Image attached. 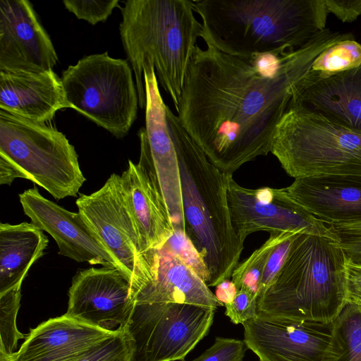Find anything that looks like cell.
<instances>
[{"label": "cell", "mask_w": 361, "mask_h": 361, "mask_svg": "<svg viewBox=\"0 0 361 361\" xmlns=\"http://www.w3.org/2000/svg\"><path fill=\"white\" fill-rule=\"evenodd\" d=\"M288 196L326 224L361 222V175H320L295 179Z\"/></svg>", "instance_id": "cell-18"}, {"label": "cell", "mask_w": 361, "mask_h": 361, "mask_svg": "<svg viewBox=\"0 0 361 361\" xmlns=\"http://www.w3.org/2000/svg\"><path fill=\"white\" fill-rule=\"evenodd\" d=\"M75 204L85 221L115 257L130 284L133 300L147 280L149 265L125 200L121 176L111 174L98 190L80 194Z\"/></svg>", "instance_id": "cell-10"}, {"label": "cell", "mask_w": 361, "mask_h": 361, "mask_svg": "<svg viewBox=\"0 0 361 361\" xmlns=\"http://www.w3.org/2000/svg\"><path fill=\"white\" fill-rule=\"evenodd\" d=\"M290 106L317 113L361 133V63L325 77L305 75L293 87Z\"/></svg>", "instance_id": "cell-17"}, {"label": "cell", "mask_w": 361, "mask_h": 361, "mask_svg": "<svg viewBox=\"0 0 361 361\" xmlns=\"http://www.w3.org/2000/svg\"><path fill=\"white\" fill-rule=\"evenodd\" d=\"M148 278L134 302H178L216 309L223 306L202 279L166 247L145 252Z\"/></svg>", "instance_id": "cell-19"}, {"label": "cell", "mask_w": 361, "mask_h": 361, "mask_svg": "<svg viewBox=\"0 0 361 361\" xmlns=\"http://www.w3.org/2000/svg\"><path fill=\"white\" fill-rule=\"evenodd\" d=\"M113 334L63 314L31 329L13 361H75Z\"/></svg>", "instance_id": "cell-20"}, {"label": "cell", "mask_w": 361, "mask_h": 361, "mask_svg": "<svg viewBox=\"0 0 361 361\" xmlns=\"http://www.w3.org/2000/svg\"><path fill=\"white\" fill-rule=\"evenodd\" d=\"M238 289L231 280H225L216 286L215 296L223 305L231 302L234 299Z\"/></svg>", "instance_id": "cell-37"}, {"label": "cell", "mask_w": 361, "mask_h": 361, "mask_svg": "<svg viewBox=\"0 0 361 361\" xmlns=\"http://www.w3.org/2000/svg\"><path fill=\"white\" fill-rule=\"evenodd\" d=\"M346 257L361 262V222L328 225Z\"/></svg>", "instance_id": "cell-32"}, {"label": "cell", "mask_w": 361, "mask_h": 361, "mask_svg": "<svg viewBox=\"0 0 361 361\" xmlns=\"http://www.w3.org/2000/svg\"><path fill=\"white\" fill-rule=\"evenodd\" d=\"M21 286L18 284L0 293V355H12L18 341L24 338L17 328L16 318L20 308Z\"/></svg>", "instance_id": "cell-27"}, {"label": "cell", "mask_w": 361, "mask_h": 361, "mask_svg": "<svg viewBox=\"0 0 361 361\" xmlns=\"http://www.w3.org/2000/svg\"><path fill=\"white\" fill-rule=\"evenodd\" d=\"M345 274L346 302L361 309V262L345 257Z\"/></svg>", "instance_id": "cell-35"}, {"label": "cell", "mask_w": 361, "mask_h": 361, "mask_svg": "<svg viewBox=\"0 0 361 361\" xmlns=\"http://www.w3.org/2000/svg\"><path fill=\"white\" fill-rule=\"evenodd\" d=\"M63 4L77 18L85 20L92 25L106 21L113 10L118 6L117 0H64Z\"/></svg>", "instance_id": "cell-30"}, {"label": "cell", "mask_w": 361, "mask_h": 361, "mask_svg": "<svg viewBox=\"0 0 361 361\" xmlns=\"http://www.w3.org/2000/svg\"><path fill=\"white\" fill-rule=\"evenodd\" d=\"M146 91L145 127L138 131L140 143L137 164L160 190L173 229L185 232L181 185L178 158L167 121L154 68H144Z\"/></svg>", "instance_id": "cell-12"}, {"label": "cell", "mask_w": 361, "mask_h": 361, "mask_svg": "<svg viewBox=\"0 0 361 361\" xmlns=\"http://www.w3.org/2000/svg\"><path fill=\"white\" fill-rule=\"evenodd\" d=\"M70 108L61 79L53 70L42 73L0 71V109L39 123Z\"/></svg>", "instance_id": "cell-21"}, {"label": "cell", "mask_w": 361, "mask_h": 361, "mask_svg": "<svg viewBox=\"0 0 361 361\" xmlns=\"http://www.w3.org/2000/svg\"><path fill=\"white\" fill-rule=\"evenodd\" d=\"M329 13L343 23H351L361 16V0H325Z\"/></svg>", "instance_id": "cell-36"}, {"label": "cell", "mask_w": 361, "mask_h": 361, "mask_svg": "<svg viewBox=\"0 0 361 361\" xmlns=\"http://www.w3.org/2000/svg\"><path fill=\"white\" fill-rule=\"evenodd\" d=\"M225 315L235 324L257 316V297L245 289L238 290L233 301L225 305Z\"/></svg>", "instance_id": "cell-33"}, {"label": "cell", "mask_w": 361, "mask_h": 361, "mask_svg": "<svg viewBox=\"0 0 361 361\" xmlns=\"http://www.w3.org/2000/svg\"><path fill=\"white\" fill-rule=\"evenodd\" d=\"M164 247L178 257L208 286L210 281V274L207 267L184 231H174Z\"/></svg>", "instance_id": "cell-28"}, {"label": "cell", "mask_w": 361, "mask_h": 361, "mask_svg": "<svg viewBox=\"0 0 361 361\" xmlns=\"http://www.w3.org/2000/svg\"><path fill=\"white\" fill-rule=\"evenodd\" d=\"M75 361H130L125 333H117L103 339Z\"/></svg>", "instance_id": "cell-29"}, {"label": "cell", "mask_w": 361, "mask_h": 361, "mask_svg": "<svg viewBox=\"0 0 361 361\" xmlns=\"http://www.w3.org/2000/svg\"><path fill=\"white\" fill-rule=\"evenodd\" d=\"M247 349L244 340L218 336L209 348L190 361H243Z\"/></svg>", "instance_id": "cell-31"}, {"label": "cell", "mask_w": 361, "mask_h": 361, "mask_svg": "<svg viewBox=\"0 0 361 361\" xmlns=\"http://www.w3.org/2000/svg\"><path fill=\"white\" fill-rule=\"evenodd\" d=\"M68 298L66 315L113 334L125 331L134 305L126 277L104 267L79 271Z\"/></svg>", "instance_id": "cell-14"}, {"label": "cell", "mask_w": 361, "mask_h": 361, "mask_svg": "<svg viewBox=\"0 0 361 361\" xmlns=\"http://www.w3.org/2000/svg\"><path fill=\"white\" fill-rule=\"evenodd\" d=\"M333 324L335 357L331 361H361V309L346 304Z\"/></svg>", "instance_id": "cell-25"}, {"label": "cell", "mask_w": 361, "mask_h": 361, "mask_svg": "<svg viewBox=\"0 0 361 361\" xmlns=\"http://www.w3.org/2000/svg\"><path fill=\"white\" fill-rule=\"evenodd\" d=\"M128 61L112 58L107 51L85 56L61 78L70 108L117 138L127 135L139 106Z\"/></svg>", "instance_id": "cell-8"}, {"label": "cell", "mask_w": 361, "mask_h": 361, "mask_svg": "<svg viewBox=\"0 0 361 361\" xmlns=\"http://www.w3.org/2000/svg\"><path fill=\"white\" fill-rule=\"evenodd\" d=\"M58 56L27 0L0 1V71L42 73L53 70Z\"/></svg>", "instance_id": "cell-15"}, {"label": "cell", "mask_w": 361, "mask_h": 361, "mask_svg": "<svg viewBox=\"0 0 361 361\" xmlns=\"http://www.w3.org/2000/svg\"><path fill=\"white\" fill-rule=\"evenodd\" d=\"M19 200L31 223L56 241L59 255L79 263L99 264L120 271L115 257L79 212L68 211L44 197L36 187L20 193Z\"/></svg>", "instance_id": "cell-16"}, {"label": "cell", "mask_w": 361, "mask_h": 361, "mask_svg": "<svg viewBox=\"0 0 361 361\" xmlns=\"http://www.w3.org/2000/svg\"><path fill=\"white\" fill-rule=\"evenodd\" d=\"M353 37L325 29L298 49L239 56L197 45L176 109L183 126L222 173L271 152L294 85L317 57Z\"/></svg>", "instance_id": "cell-1"}, {"label": "cell", "mask_w": 361, "mask_h": 361, "mask_svg": "<svg viewBox=\"0 0 361 361\" xmlns=\"http://www.w3.org/2000/svg\"><path fill=\"white\" fill-rule=\"evenodd\" d=\"M361 63V44L354 38L341 40L322 51L305 74L322 78L356 67Z\"/></svg>", "instance_id": "cell-26"}, {"label": "cell", "mask_w": 361, "mask_h": 361, "mask_svg": "<svg viewBox=\"0 0 361 361\" xmlns=\"http://www.w3.org/2000/svg\"><path fill=\"white\" fill-rule=\"evenodd\" d=\"M244 341L259 361H331L334 324L259 315L243 324Z\"/></svg>", "instance_id": "cell-13"}, {"label": "cell", "mask_w": 361, "mask_h": 361, "mask_svg": "<svg viewBox=\"0 0 361 361\" xmlns=\"http://www.w3.org/2000/svg\"><path fill=\"white\" fill-rule=\"evenodd\" d=\"M119 32L135 78L139 106H146L143 71L149 64L176 109L188 68L202 36L192 0H128Z\"/></svg>", "instance_id": "cell-4"}, {"label": "cell", "mask_w": 361, "mask_h": 361, "mask_svg": "<svg viewBox=\"0 0 361 361\" xmlns=\"http://www.w3.org/2000/svg\"><path fill=\"white\" fill-rule=\"evenodd\" d=\"M345 260L334 241L299 234L276 278L257 298V314L334 322L347 304Z\"/></svg>", "instance_id": "cell-5"}, {"label": "cell", "mask_w": 361, "mask_h": 361, "mask_svg": "<svg viewBox=\"0 0 361 361\" xmlns=\"http://www.w3.org/2000/svg\"><path fill=\"white\" fill-rule=\"evenodd\" d=\"M166 121L178 162L185 233L207 267L208 286H216L231 279L243 249L231 225L227 174L211 163L168 106Z\"/></svg>", "instance_id": "cell-3"}, {"label": "cell", "mask_w": 361, "mask_h": 361, "mask_svg": "<svg viewBox=\"0 0 361 361\" xmlns=\"http://www.w3.org/2000/svg\"><path fill=\"white\" fill-rule=\"evenodd\" d=\"M48 243L43 231L32 223L0 224V293L23 283Z\"/></svg>", "instance_id": "cell-23"}, {"label": "cell", "mask_w": 361, "mask_h": 361, "mask_svg": "<svg viewBox=\"0 0 361 361\" xmlns=\"http://www.w3.org/2000/svg\"><path fill=\"white\" fill-rule=\"evenodd\" d=\"M216 309L178 302H134L125 329L130 361H185L206 336Z\"/></svg>", "instance_id": "cell-9"}, {"label": "cell", "mask_w": 361, "mask_h": 361, "mask_svg": "<svg viewBox=\"0 0 361 361\" xmlns=\"http://www.w3.org/2000/svg\"><path fill=\"white\" fill-rule=\"evenodd\" d=\"M207 45L250 56L298 49L325 30V0H192Z\"/></svg>", "instance_id": "cell-2"}, {"label": "cell", "mask_w": 361, "mask_h": 361, "mask_svg": "<svg viewBox=\"0 0 361 361\" xmlns=\"http://www.w3.org/2000/svg\"><path fill=\"white\" fill-rule=\"evenodd\" d=\"M227 200L231 225L244 243L251 233L289 232L312 235L336 242L328 224L292 200L283 188H244L227 174Z\"/></svg>", "instance_id": "cell-11"}, {"label": "cell", "mask_w": 361, "mask_h": 361, "mask_svg": "<svg viewBox=\"0 0 361 361\" xmlns=\"http://www.w3.org/2000/svg\"><path fill=\"white\" fill-rule=\"evenodd\" d=\"M29 180L59 200L76 197L85 182L65 135L47 123L0 109V184Z\"/></svg>", "instance_id": "cell-6"}, {"label": "cell", "mask_w": 361, "mask_h": 361, "mask_svg": "<svg viewBox=\"0 0 361 361\" xmlns=\"http://www.w3.org/2000/svg\"><path fill=\"white\" fill-rule=\"evenodd\" d=\"M125 200L138 232L143 253L164 247L173 229L163 196L137 164L128 160L121 176Z\"/></svg>", "instance_id": "cell-22"}, {"label": "cell", "mask_w": 361, "mask_h": 361, "mask_svg": "<svg viewBox=\"0 0 361 361\" xmlns=\"http://www.w3.org/2000/svg\"><path fill=\"white\" fill-rule=\"evenodd\" d=\"M269 238L233 272L231 281L238 290L243 288L258 298L260 283L268 259L274 247L286 238L300 233L279 232L269 233Z\"/></svg>", "instance_id": "cell-24"}, {"label": "cell", "mask_w": 361, "mask_h": 361, "mask_svg": "<svg viewBox=\"0 0 361 361\" xmlns=\"http://www.w3.org/2000/svg\"><path fill=\"white\" fill-rule=\"evenodd\" d=\"M271 152L295 179L361 175V133L302 108H287L276 128Z\"/></svg>", "instance_id": "cell-7"}, {"label": "cell", "mask_w": 361, "mask_h": 361, "mask_svg": "<svg viewBox=\"0 0 361 361\" xmlns=\"http://www.w3.org/2000/svg\"><path fill=\"white\" fill-rule=\"evenodd\" d=\"M298 235L295 234L286 238L277 245L271 252L263 272L259 296L271 286L276 278L295 238Z\"/></svg>", "instance_id": "cell-34"}]
</instances>
